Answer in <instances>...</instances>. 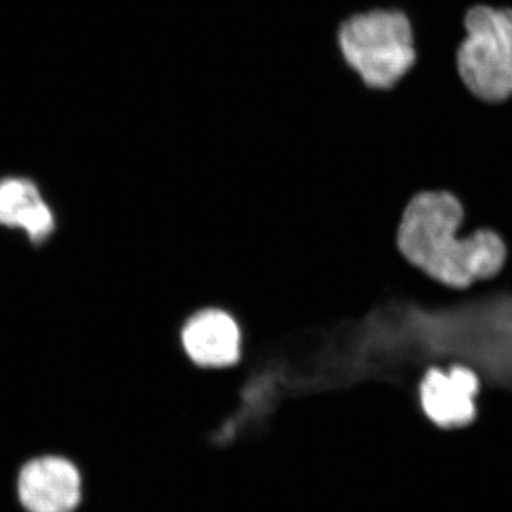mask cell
Listing matches in <instances>:
<instances>
[{"mask_svg":"<svg viewBox=\"0 0 512 512\" xmlns=\"http://www.w3.org/2000/svg\"><path fill=\"white\" fill-rule=\"evenodd\" d=\"M466 211L448 191H423L404 208L396 244L403 258L431 281L464 292L494 281L507 261V245L493 229L464 234Z\"/></svg>","mask_w":512,"mask_h":512,"instance_id":"1","label":"cell"},{"mask_svg":"<svg viewBox=\"0 0 512 512\" xmlns=\"http://www.w3.org/2000/svg\"><path fill=\"white\" fill-rule=\"evenodd\" d=\"M343 66L369 92L399 86L416 64L412 22L399 9L375 8L353 13L336 30Z\"/></svg>","mask_w":512,"mask_h":512,"instance_id":"2","label":"cell"},{"mask_svg":"<svg viewBox=\"0 0 512 512\" xmlns=\"http://www.w3.org/2000/svg\"><path fill=\"white\" fill-rule=\"evenodd\" d=\"M458 70L468 89L485 101L512 94V10L478 6L466 18Z\"/></svg>","mask_w":512,"mask_h":512,"instance_id":"3","label":"cell"},{"mask_svg":"<svg viewBox=\"0 0 512 512\" xmlns=\"http://www.w3.org/2000/svg\"><path fill=\"white\" fill-rule=\"evenodd\" d=\"M480 393L481 376L473 367L461 363L429 366L417 384V403L437 429H463L477 419Z\"/></svg>","mask_w":512,"mask_h":512,"instance_id":"4","label":"cell"},{"mask_svg":"<svg viewBox=\"0 0 512 512\" xmlns=\"http://www.w3.org/2000/svg\"><path fill=\"white\" fill-rule=\"evenodd\" d=\"M16 488L28 512H74L82 503L83 478L69 458L42 456L23 464Z\"/></svg>","mask_w":512,"mask_h":512,"instance_id":"5","label":"cell"},{"mask_svg":"<svg viewBox=\"0 0 512 512\" xmlns=\"http://www.w3.org/2000/svg\"><path fill=\"white\" fill-rule=\"evenodd\" d=\"M181 345L198 367L222 369L241 360L242 335L237 320L221 309L194 313L181 329Z\"/></svg>","mask_w":512,"mask_h":512,"instance_id":"6","label":"cell"},{"mask_svg":"<svg viewBox=\"0 0 512 512\" xmlns=\"http://www.w3.org/2000/svg\"><path fill=\"white\" fill-rule=\"evenodd\" d=\"M0 227L20 229L35 245L52 237L55 212L35 181L25 177L0 180Z\"/></svg>","mask_w":512,"mask_h":512,"instance_id":"7","label":"cell"}]
</instances>
